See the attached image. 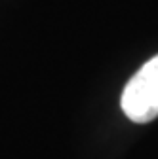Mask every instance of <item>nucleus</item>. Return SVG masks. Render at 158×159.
Instances as JSON below:
<instances>
[{"label":"nucleus","instance_id":"1","mask_svg":"<svg viewBox=\"0 0 158 159\" xmlns=\"http://www.w3.org/2000/svg\"><path fill=\"white\" fill-rule=\"evenodd\" d=\"M120 106L133 123H149L158 117V55L130 78L120 97Z\"/></svg>","mask_w":158,"mask_h":159}]
</instances>
